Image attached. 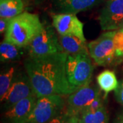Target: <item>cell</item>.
<instances>
[{
  "mask_svg": "<svg viewBox=\"0 0 123 123\" xmlns=\"http://www.w3.org/2000/svg\"><path fill=\"white\" fill-rule=\"evenodd\" d=\"M67 56L68 53L62 51L25 60V70L38 98L53 94L68 95L75 92L66 76Z\"/></svg>",
  "mask_w": 123,
  "mask_h": 123,
  "instance_id": "obj_1",
  "label": "cell"
},
{
  "mask_svg": "<svg viewBox=\"0 0 123 123\" xmlns=\"http://www.w3.org/2000/svg\"><path fill=\"white\" fill-rule=\"evenodd\" d=\"M43 27L38 14L23 12L10 19L4 40L26 48Z\"/></svg>",
  "mask_w": 123,
  "mask_h": 123,
  "instance_id": "obj_2",
  "label": "cell"
},
{
  "mask_svg": "<svg viewBox=\"0 0 123 123\" xmlns=\"http://www.w3.org/2000/svg\"><path fill=\"white\" fill-rule=\"evenodd\" d=\"M94 66L89 52L68 55L66 62V72L69 84L75 91L90 84Z\"/></svg>",
  "mask_w": 123,
  "mask_h": 123,
  "instance_id": "obj_3",
  "label": "cell"
},
{
  "mask_svg": "<svg viewBox=\"0 0 123 123\" xmlns=\"http://www.w3.org/2000/svg\"><path fill=\"white\" fill-rule=\"evenodd\" d=\"M63 95L53 94L38 98L35 107L27 123H49L66 110Z\"/></svg>",
  "mask_w": 123,
  "mask_h": 123,
  "instance_id": "obj_4",
  "label": "cell"
},
{
  "mask_svg": "<svg viewBox=\"0 0 123 123\" xmlns=\"http://www.w3.org/2000/svg\"><path fill=\"white\" fill-rule=\"evenodd\" d=\"M116 30L107 31L98 38L88 44L89 54L94 62L99 66L111 64L116 58L114 36Z\"/></svg>",
  "mask_w": 123,
  "mask_h": 123,
  "instance_id": "obj_5",
  "label": "cell"
},
{
  "mask_svg": "<svg viewBox=\"0 0 123 123\" xmlns=\"http://www.w3.org/2000/svg\"><path fill=\"white\" fill-rule=\"evenodd\" d=\"M26 48L29 57H43L64 51L56 34L49 26H44Z\"/></svg>",
  "mask_w": 123,
  "mask_h": 123,
  "instance_id": "obj_6",
  "label": "cell"
},
{
  "mask_svg": "<svg viewBox=\"0 0 123 123\" xmlns=\"http://www.w3.org/2000/svg\"><path fill=\"white\" fill-rule=\"evenodd\" d=\"M101 89L90 84L84 86L69 94L65 111L71 116H81V113L98 96Z\"/></svg>",
  "mask_w": 123,
  "mask_h": 123,
  "instance_id": "obj_7",
  "label": "cell"
},
{
  "mask_svg": "<svg viewBox=\"0 0 123 123\" xmlns=\"http://www.w3.org/2000/svg\"><path fill=\"white\" fill-rule=\"evenodd\" d=\"M35 94L30 79L25 72H17L11 87L4 99V108L8 110L18 101Z\"/></svg>",
  "mask_w": 123,
  "mask_h": 123,
  "instance_id": "obj_8",
  "label": "cell"
},
{
  "mask_svg": "<svg viewBox=\"0 0 123 123\" xmlns=\"http://www.w3.org/2000/svg\"><path fill=\"white\" fill-rule=\"evenodd\" d=\"M52 25L60 35L74 36L86 42L84 24L75 14H55L52 17Z\"/></svg>",
  "mask_w": 123,
  "mask_h": 123,
  "instance_id": "obj_9",
  "label": "cell"
},
{
  "mask_svg": "<svg viewBox=\"0 0 123 123\" xmlns=\"http://www.w3.org/2000/svg\"><path fill=\"white\" fill-rule=\"evenodd\" d=\"M98 20L103 30H117L123 21V0H107Z\"/></svg>",
  "mask_w": 123,
  "mask_h": 123,
  "instance_id": "obj_10",
  "label": "cell"
},
{
  "mask_svg": "<svg viewBox=\"0 0 123 123\" xmlns=\"http://www.w3.org/2000/svg\"><path fill=\"white\" fill-rule=\"evenodd\" d=\"M38 97L31 95L9 108L4 115V123H27L35 107Z\"/></svg>",
  "mask_w": 123,
  "mask_h": 123,
  "instance_id": "obj_11",
  "label": "cell"
},
{
  "mask_svg": "<svg viewBox=\"0 0 123 123\" xmlns=\"http://www.w3.org/2000/svg\"><path fill=\"white\" fill-rule=\"evenodd\" d=\"M101 0H53L55 7L60 13L75 14L92 8Z\"/></svg>",
  "mask_w": 123,
  "mask_h": 123,
  "instance_id": "obj_12",
  "label": "cell"
},
{
  "mask_svg": "<svg viewBox=\"0 0 123 123\" xmlns=\"http://www.w3.org/2000/svg\"><path fill=\"white\" fill-rule=\"evenodd\" d=\"M59 40L64 52L68 55H76L79 53L89 52L88 45L79 38L70 35H60Z\"/></svg>",
  "mask_w": 123,
  "mask_h": 123,
  "instance_id": "obj_13",
  "label": "cell"
},
{
  "mask_svg": "<svg viewBox=\"0 0 123 123\" xmlns=\"http://www.w3.org/2000/svg\"><path fill=\"white\" fill-rule=\"evenodd\" d=\"M23 49L16 44L4 40L0 44V60L1 62L18 60L23 54Z\"/></svg>",
  "mask_w": 123,
  "mask_h": 123,
  "instance_id": "obj_14",
  "label": "cell"
},
{
  "mask_svg": "<svg viewBox=\"0 0 123 123\" xmlns=\"http://www.w3.org/2000/svg\"><path fill=\"white\" fill-rule=\"evenodd\" d=\"M24 4L22 0H0L1 18H12L23 12Z\"/></svg>",
  "mask_w": 123,
  "mask_h": 123,
  "instance_id": "obj_15",
  "label": "cell"
},
{
  "mask_svg": "<svg viewBox=\"0 0 123 123\" xmlns=\"http://www.w3.org/2000/svg\"><path fill=\"white\" fill-rule=\"evenodd\" d=\"M97 81L98 87L105 94L115 90L118 86L119 82L116 75L112 70H105L97 76Z\"/></svg>",
  "mask_w": 123,
  "mask_h": 123,
  "instance_id": "obj_16",
  "label": "cell"
},
{
  "mask_svg": "<svg viewBox=\"0 0 123 123\" xmlns=\"http://www.w3.org/2000/svg\"><path fill=\"white\" fill-rule=\"evenodd\" d=\"M17 73V70L15 66H8L1 71L0 75V99L1 102L11 87Z\"/></svg>",
  "mask_w": 123,
  "mask_h": 123,
  "instance_id": "obj_17",
  "label": "cell"
},
{
  "mask_svg": "<svg viewBox=\"0 0 123 123\" xmlns=\"http://www.w3.org/2000/svg\"><path fill=\"white\" fill-rule=\"evenodd\" d=\"M109 114L105 106L94 112H83L80 116V123H108Z\"/></svg>",
  "mask_w": 123,
  "mask_h": 123,
  "instance_id": "obj_18",
  "label": "cell"
},
{
  "mask_svg": "<svg viewBox=\"0 0 123 123\" xmlns=\"http://www.w3.org/2000/svg\"><path fill=\"white\" fill-rule=\"evenodd\" d=\"M116 58H123V28L116 30L114 36Z\"/></svg>",
  "mask_w": 123,
  "mask_h": 123,
  "instance_id": "obj_19",
  "label": "cell"
},
{
  "mask_svg": "<svg viewBox=\"0 0 123 123\" xmlns=\"http://www.w3.org/2000/svg\"><path fill=\"white\" fill-rule=\"evenodd\" d=\"M79 116H71L64 111L61 114L52 119L49 123H79Z\"/></svg>",
  "mask_w": 123,
  "mask_h": 123,
  "instance_id": "obj_20",
  "label": "cell"
},
{
  "mask_svg": "<svg viewBox=\"0 0 123 123\" xmlns=\"http://www.w3.org/2000/svg\"><path fill=\"white\" fill-rule=\"evenodd\" d=\"M103 106H104L103 99L102 98L101 94H100L83 111V112H94L98 110H99Z\"/></svg>",
  "mask_w": 123,
  "mask_h": 123,
  "instance_id": "obj_21",
  "label": "cell"
},
{
  "mask_svg": "<svg viewBox=\"0 0 123 123\" xmlns=\"http://www.w3.org/2000/svg\"><path fill=\"white\" fill-rule=\"evenodd\" d=\"M114 94L117 101L123 105V80L119 81L118 88L114 90Z\"/></svg>",
  "mask_w": 123,
  "mask_h": 123,
  "instance_id": "obj_22",
  "label": "cell"
},
{
  "mask_svg": "<svg viewBox=\"0 0 123 123\" xmlns=\"http://www.w3.org/2000/svg\"><path fill=\"white\" fill-rule=\"evenodd\" d=\"M10 19L7 18H1L0 19V33L1 34H5L8 28Z\"/></svg>",
  "mask_w": 123,
  "mask_h": 123,
  "instance_id": "obj_23",
  "label": "cell"
},
{
  "mask_svg": "<svg viewBox=\"0 0 123 123\" xmlns=\"http://www.w3.org/2000/svg\"><path fill=\"white\" fill-rule=\"evenodd\" d=\"M114 123H123V111L120 112L116 117Z\"/></svg>",
  "mask_w": 123,
  "mask_h": 123,
  "instance_id": "obj_24",
  "label": "cell"
},
{
  "mask_svg": "<svg viewBox=\"0 0 123 123\" xmlns=\"http://www.w3.org/2000/svg\"><path fill=\"white\" fill-rule=\"evenodd\" d=\"M122 28H123V21H122V23L120 24V25H119L118 29V30H119V29H122Z\"/></svg>",
  "mask_w": 123,
  "mask_h": 123,
  "instance_id": "obj_25",
  "label": "cell"
},
{
  "mask_svg": "<svg viewBox=\"0 0 123 123\" xmlns=\"http://www.w3.org/2000/svg\"><path fill=\"white\" fill-rule=\"evenodd\" d=\"M79 123H80V121H79Z\"/></svg>",
  "mask_w": 123,
  "mask_h": 123,
  "instance_id": "obj_26",
  "label": "cell"
},
{
  "mask_svg": "<svg viewBox=\"0 0 123 123\" xmlns=\"http://www.w3.org/2000/svg\"></svg>",
  "mask_w": 123,
  "mask_h": 123,
  "instance_id": "obj_27",
  "label": "cell"
}]
</instances>
